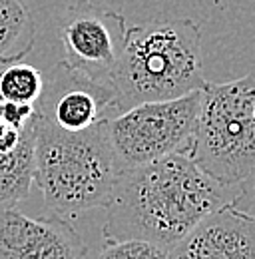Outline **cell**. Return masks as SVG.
Wrapping results in <instances>:
<instances>
[{"label": "cell", "mask_w": 255, "mask_h": 259, "mask_svg": "<svg viewBox=\"0 0 255 259\" xmlns=\"http://www.w3.org/2000/svg\"><path fill=\"white\" fill-rule=\"evenodd\" d=\"M201 90L186 96L146 102L112 116L106 124L118 174L190 150Z\"/></svg>", "instance_id": "5"}, {"label": "cell", "mask_w": 255, "mask_h": 259, "mask_svg": "<svg viewBox=\"0 0 255 259\" xmlns=\"http://www.w3.org/2000/svg\"><path fill=\"white\" fill-rule=\"evenodd\" d=\"M88 247L60 215L28 218L0 207V259H86Z\"/></svg>", "instance_id": "8"}, {"label": "cell", "mask_w": 255, "mask_h": 259, "mask_svg": "<svg viewBox=\"0 0 255 259\" xmlns=\"http://www.w3.org/2000/svg\"><path fill=\"white\" fill-rule=\"evenodd\" d=\"M86 259H167V249L146 241H106L102 249Z\"/></svg>", "instance_id": "13"}, {"label": "cell", "mask_w": 255, "mask_h": 259, "mask_svg": "<svg viewBox=\"0 0 255 259\" xmlns=\"http://www.w3.org/2000/svg\"><path fill=\"white\" fill-rule=\"evenodd\" d=\"M34 118V116H32ZM34 184V124L24 128L12 152H0V207H16Z\"/></svg>", "instance_id": "10"}, {"label": "cell", "mask_w": 255, "mask_h": 259, "mask_svg": "<svg viewBox=\"0 0 255 259\" xmlns=\"http://www.w3.org/2000/svg\"><path fill=\"white\" fill-rule=\"evenodd\" d=\"M188 154L203 171L239 186L255 167V72L205 82Z\"/></svg>", "instance_id": "4"}, {"label": "cell", "mask_w": 255, "mask_h": 259, "mask_svg": "<svg viewBox=\"0 0 255 259\" xmlns=\"http://www.w3.org/2000/svg\"><path fill=\"white\" fill-rule=\"evenodd\" d=\"M239 186L211 178L176 152L118 174L106 201L104 241H146L169 249L205 215L237 201Z\"/></svg>", "instance_id": "1"}, {"label": "cell", "mask_w": 255, "mask_h": 259, "mask_svg": "<svg viewBox=\"0 0 255 259\" xmlns=\"http://www.w3.org/2000/svg\"><path fill=\"white\" fill-rule=\"evenodd\" d=\"M126 30L124 14L100 8L90 0H76L60 18L64 62L90 78L110 82L108 78L124 48Z\"/></svg>", "instance_id": "6"}, {"label": "cell", "mask_w": 255, "mask_h": 259, "mask_svg": "<svg viewBox=\"0 0 255 259\" xmlns=\"http://www.w3.org/2000/svg\"><path fill=\"white\" fill-rule=\"evenodd\" d=\"M167 259H255V213L225 203L174 243Z\"/></svg>", "instance_id": "9"}, {"label": "cell", "mask_w": 255, "mask_h": 259, "mask_svg": "<svg viewBox=\"0 0 255 259\" xmlns=\"http://www.w3.org/2000/svg\"><path fill=\"white\" fill-rule=\"evenodd\" d=\"M32 124L34 184L44 203L60 218L104 207L118 178L108 120L82 132H64L36 114Z\"/></svg>", "instance_id": "3"}, {"label": "cell", "mask_w": 255, "mask_h": 259, "mask_svg": "<svg viewBox=\"0 0 255 259\" xmlns=\"http://www.w3.org/2000/svg\"><path fill=\"white\" fill-rule=\"evenodd\" d=\"M22 134H24V130L12 128L0 120V152H12L20 144Z\"/></svg>", "instance_id": "16"}, {"label": "cell", "mask_w": 255, "mask_h": 259, "mask_svg": "<svg viewBox=\"0 0 255 259\" xmlns=\"http://www.w3.org/2000/svg\"><path fill=\"white\" fill-rule=\"evenodd\" d=\"M34 116V106L0 100V120L16 130H24Z\"/></svg>", "instance_id": "14"}, {"label": "cell", "mask_w": 255, "mask_h": 259, "mask_svg": "<svg viewBox=\"0 0 255 259\" xmlns=\"http://www.w3.org/2000/svg\"><path fill=\"white\" fill-rule=\"evenodd\" d=\"M34 114L64 132H82L116 116V94L110 82L90 78L60 60L44 74Z\"/></svg>", "instance_id": "7"}, {"label": "cell", "mask_w": 255, "mask_h": 259, "mask_svg": "<svg viewBox=\"0 0 255 259\" xmlns=\"http://www.w3.org/2000/svg\"><path fill=\"white\" fill-rule=\"evenodd\" d=\"M42 86L44 74L22 60L0 68V100L34 106L42 94Z\"/></svg>", "instance_id": "12"}, {"label": "cell", "mask_w": 255, "mask_h": 259, "mask_svg": "<svg viewBox=\"0 0 255 259\" xmlns=\"http://www.w3.org/2000/svg\"><path fill=\"white\" fill-rule=\"evenodd\" d=\"M36 26L24 0H0V68L20 62L34 48Z\"/></svg>", "instance_id": "11"}, {"label": "cell", "mask_w": 255, "mask_h": 259, "mask_svg": "<svg viewBox=\"0 0 255 259\" xmlns=\"http://www.w3.org/2000/svg\"><path fill=\"white\" fill-rule=\"evenodd\" d=\"M108 80L116 94V114L201 90L207 80L199 26L193 20L128 26L122 54Z\"/></svg>", "instance_id": "2"}, {"label": "cell", "mask_w": 255, "mask_h": 259, "mask_svg": "<svg viewBox=\"0 0 255 259\" xmlns=\"http://www.w3.org/2000/svg\"><path fill=\"white\" fill-rule=\"evenodd\" d=\"M239 190H241V195H239V199L235 203L239 207L255 213V167L251 169V174L239 184Z\"/></svg>", "instance_id": "15"}]
</instances>
